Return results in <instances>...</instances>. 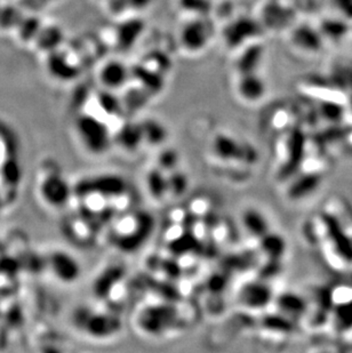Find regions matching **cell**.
Masks as SVG:
<instances>
[{"label":"cell","mask_w":352,"mask_h":353,"mask_svg":"<svg viewBox=\"0 0 352 353\" xmlns=\"http://www.w3.org/2000/svg\"><path fill=\"white\" fill-rule=\"evenodd\" d=\"M260 246L269 260L280 261L285 253V241L278 234H268L260 239Z\"/></svg>","instance_id":"cell-15"},{"label":"cell","mask_w":352,"mask_h":353,"mask_svg":"<svg viewBox=\"0 0 352 353\" xmlns=\"http://www.w3.org/2000/svg\"><path fill=\"white\" fill-rule=\"evenodd\" d=\"M336 224L348 232L352 229V210L349 203L340 196H331L325 203L324 210Z\"/></svg>","instance_id":"cell-8"},{"label":"cell","mask_w":352,"mask_h":353,"mask_svg":"<svg viewBox=\"0 0 352 353\" xmlns=\"http://www.w3.org/2000/svg\"><path fill=\"white\" fill-rule=\"evenodd\" d=\"M119 137L120 142L123 143V145L133 149L143 139L142 128L141 126H130L128 128L120 130Z\"/></svg>","instance_id":"cell-20"},{"label":"cell","mask_w":352,"mask_h":353,"mask_svg":"<svg viewBox=\"0 0 352 353\" xmlns=\"http://www.w3.org/2000/svg\"><path fill=\"white\" fill-rule=\"evenodd\" d=\"M46 70L52 77L60 81H68L77 77L78 74V65L73 63L70 57L62 50H55L47 54Z\"/></svg>","instance_id":"cell-6"},{"label":"cell","mask_w":352,"mask_h":353,"mask_svg":"<svg viewBox=\"0 0 352 353\" xmlns=\"http://www.w3.org/2000/svg\"><path fill=\"white\" fill-rule=\"evenodd\" d=\"M43 24V21L36 14H24L20 23L14 30V37L21 45H32Z\"/></svg>","instance_id":"cell-10"},{"label":"cell","mask_w":352,"mask_h":353,"mask_svg":"<svg viewBox=\"0 0 352 353\" xmlns=\"http://www.w3.org/2000/svg\"><path fill=\"white\" fill-rule=\"evenodd\" d=\"M329 300L334 305L350 303L352 302V283H338L329 288Z\"/></svg>","instance_id":"cell-19"},{"label":"cell","mask_w":352,"mask_h":353,"mask_svg":"<svg viewBox=\"0 0 352 353\" xmlns=\"http://www.w3.org/2000/svg\"><path fill=\"white\" fill-rule=\"evenodd\" d=\"M243 300L249 307H264L271 300V290L263 283H252L244 290Z\"/></svg>","instance_id":"cell-14"},{"label":"cell","mask_w":352,"mask_h":353,"mask_svg":"<svg viewBox=\"0 0 352 353\" xmlns=\"http://www.w3.org/2000/svg\"><path fill=\"white\" fill-rule=\"evenodd\" d=\"M41 6H46V5H52V3H59L60 0H38Z\"/></svg>","instance_id":"cell-22"},{"label":"cell","mask_w":352,"mask_h":353,"mask_svg":"<svg viewBox=\"0 0 352 353\" xmlns=\"http://www.w3.org/2000/svg\"><path fill=\"white\" fill-rule=\"evenodd\" d=\"M47 263L54 276L62 283H75L79 278L81 272L78 261L63 250H57L53 252V254H50Z\"/></svg>","instance_id":"cell-4"},{"label":"cell","mask_w":352,"mask_h":353,"mask_svg":"<svg viewBox=\"0 0 352 353\" xmlns=\"http://www.w3.org/2000/svg\"><path fill=\"white\" fill-rule=\"evenodd\" d=\"M211 30L204 21L193 19L183 24L179 34V45L188 53H198L205 50L210 41Z\"/></svg>","instance_id":"cell-3"},{"label":"cell","mask_w":352,"mask_h":353,"mask_svg":"<svg viewBox=\"0 0 352 353\" xmlns=\"http://www.w3.org/2000/svg\"><path fill=\"white\" fill-rule=\"evenodd\" d=\"M244 225L246 228V230L253 236H256L261 239L263 236H266L269 232V228L266 223V219L257 213L256 210H247L244 214Z\"/></svg>","instance_id":"cell-17"},{"label":"cell","mask_w":352,"mask_h":353,"mask_svg":"<svg viewBox=\"0 0 352 353\" xmlns=\"http://www.w3.org/2000/svg\"><path fill=\"white\" fill-rule=\"evenodd\" d=\"M63 38V31L59 26L53 23H43L32 43V46L40 53L47 55L60 48Z\"/></svg>","instance_id":"cell-7"},{"label":"cell","mask_w":352,"mask_h":353,"mask_svg":"<svg viewBox=\"0 0 352 353\" xmlns=\"http://www.w3.org/2000/svg\"><path fill=\"white\" fill-rule=\"evenodd\" d=\"M127 74H128V71L123 63L113 61V62H108L102 65L100 72H99V77H100V81L104 86L109 90H115V88L123 86L127 80Z\"/></svg>","instance_id":"cell-12"},{"label":"cell","mask_w":352,"mask_h":353,"mask_svg":"<svg viewBox=\"0 0 352 353\" xmlns=\"http://www.w3.org/2000/svg\"><path fill=\"white\" fill-rule=\"evenodd\" d=\"M278 307L280 310L289 316H302L304 309H306V299L297 296L295 294H282L278 299Z\"/></svg>","instance_id":"cell-16"},{"label":"cell","mask_w":352,"mask_h":353,"mask_svg":"<svg viewBox=\"0 0 352 353\" xmlns=\"http://www.w3.org/2000/svg\"><path fill=\"white\" fill-rule=\"evenodd\" d=\"M264 83L261 78L257 77L253 72H246L239 76L237 81V92L243 100L247 102H255L260 100L264 94Z\"/></svg>","instance_id":"cell-9"},{"label":"cell","mask_w":352,"mask_h":353,"mask_svg":"<svg viewBox=\"0 0 352 353\" xmlns=\"http://www.w3.org/2000/svg\"><path fill=\"white\" fill-rule=\"evenodd\" d=\"M39 190L43 199L50 206H63L70 199V187L60 175L47 176L43 183L40 184Z\"/></svg>","instance_id":"cell-5"},{"label":"cell","mask_w":352,"mask_h":353,"mask_svg":"<svg viewBox=\"0 0 352 353\" xmlns=\"http://www.w3.org/2000/svg\"><path fill=\"white\" fill-rule=\"evenodd\" d=\"M306 241L318 250L324 263L336 274H350L352 240L349 234L326 215L315 214L303 227Z\"/></svg>","instance_id":"cell-1"},{"label":"cell","mask_w":352,"mask_h":353,"mask_svg":"<svg viewBox=\"0 0 352 353\" xmlns=\"http://www.w3.org/2000/svg\"><path fill=\"white\" fill-rule=\"evenodd\" d=\"M1 5H3V3H0V7H1Z\"/></svg>","instance_id":"cell-23"},{"label":"cell","mask_w":352,"mask_h":353,"mask_svg":"<svg viewBox=\"0 0 352 353\" xmlns=\"http://www.w3.org/2000/svg\"><path fill=\"white\" fill-rule=\"evenodd\" d=\"M77 133L84 145L93 154H102L109 144V130L95 116H81L77 120Z\"/></svg>","instance_id":"cell-2"},{"label":"cell","mask_w":352,"mask_h":353,"mask_svg":"<svg viewBox=\"0 0 352 353\" xmlns=\"http://www.w3.org/2000/svg\"><path fill=\"white\" fill-rule=\"evenodd\" d=\"M23 15V10L20 6L3 3L0 7V32L13 34Z\"/></svg>","instance_id":"cell-13"},{"label":"cell","mask_w":352,"mask_h":353,"mask_svg":"<svg viewBox=\"0 0 352 353\" xmlns=\"http://www.w3.org/2000/svg\"><path fill=\"white\" fill-rule=\"evenodd\" d=\"M293 175H295V180L292 181V183L289 188V196L292 199H300L301 196H306L310 192L316 190V188L324 179L319 175L304 173L301 170H296Z\"/></svg>","instance_id":"cell-11"},{"label":"cell","mask_w":352,"mask_h":353,"mask_svg":"<svg viewBox=\"0 0 352 353\" xmlns=\"http://www.w3.org/2000/svg\"><path fill=\"white\" fill-rule=\"evenodd\" d=\"M148 185L151 194L156 196H162L165 191L168 190V181L164 180L163 175L159 172L150 174V176L148 177Z\"/></svg>","instance_id":"cell-21"},{"label":"cell","mask_w":352,"mask_h":353,"mask_svg":"<svg viewBox=\"0 0 352 353\" xmlns=\"http://www.w3.org/2000/svg\"><path fill=\"white\" fill-rule=\"evenodd\" d=\"M214 150L215 154L223 159H233L237 157V154L242 149L233 139L222 135L216 139Z\"/></svg>","instance_id":"cell-18"}]
</instances>
